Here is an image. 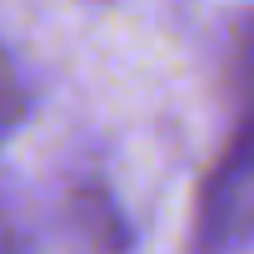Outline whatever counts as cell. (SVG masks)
Returning a JSON list of instances; mask_svg holds the SVG:
<instances>
[{
  "label": "cell",
  "instance_id": "7a4b0ae2",
  "mask_svg": "<svg viewBox=\"0 0 254 254\" xmlns=\"http://www.w3.org/2000/svg\"><path fill=\"white\" fill-rule=\"evenodd\" d=\"M15 120H20V85L10 75V60L0 55V135H5Z\"/></svg>",
  "mask_w": 254,
  "mask_h": 254
},
{
  "label": "cell",
  "instance_id": "6da1fadb",
  "mask_svg": "<svg viewBox=\"0 0 254 254\" xmlns=\"http://www.w3.org/2000/svg\"><path fill=\"white\" fill-rule=\"evenodd\" d=\"M254 244V125L224 150L199 204V254H244Z\"/></svg>",
  "mask_w": 254,
  "mask_h": 254
}]
</instances>
